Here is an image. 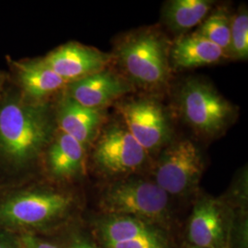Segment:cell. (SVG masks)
<instances>
[{
  "label": "cell",
  "mask_w": 248,
  "mask_h": 248,
  "mask_svg": "<svg viewBox=\"0 0 248 248\" xmlns=\"http://www.w3.org/2000/svg\"><path fill=\"white\" fill-rule=\"evenodd\" d=\"M53 123L45 105L10 98L0 106V154L23 165L34 159L52 141Z\"/></svg>",
  "instance_id": "cell-1"
},
{
  "label": "cell",
  "mask_w": 248,
  "mask_h": 248,
  "mask_svg": "<svg viewBox=\"0 0 248 248\" xmlns=\"http://www.w3.org/2000/svg\"><path fill=\"white\" fill-rule=\"evenodd\" d=\"M170 45L156 29L137 30L126 36L116 46V60L124 78L133 87L146 90L164 88L170 77Z\"/></svg>",
  "instance_id": "cell-2"
},
{
  "label": "cell",
  "mask_w": 248,
  "mask_h": 248,
  "mask_svg": "<svg viewBox=\"0 0 248 248\" xmlns=\"http://www.w3.org/2000/svg\"><path fill=\"white\" fill-rule=\"evenodd\" d=\"M177 102L185 123L205 138L222 135L236 116L234 106L212 84L201 78H188L181 85Z\"/></svg>",
  "instance_id": "cell-3"
},
{
  "label": "cell",
  "mask_w": 248,
  "mask_h": 248,
  "mask_svg": "<svg viewBox=\"0 0 248 248\" xmlns=\"http://www.w3.org/2000/svg\"><path fill=\"white\" fill-rule=\"evenodd\" d=\"M169 196L155 182L130 179L110 186L100 204L109 215L158 221L168 213Z\"/></svg>",
  "instance_id": "cell-4"
},
{
  "label": "cell",
  "mask_w": 248,
  "mask_h": 248,
  "mask_svg": "<svg viewBox=\"0 0 248 248\" xmlns=\"http://www.w3.org/2000/svg\"><path fill=\"white\" fill-rule=\"evenodd\" d=\"M72 198L51 190H28L0 202V224L8 227H34L52 222L71 207Z\"/></svg>",
  "instance_id": "cell-5"
},
{
  "label": "cell",
  "mask_w": 248,
  "mask_h": 248,
  "mask_svg": "<svg viewBox=\"0 0 248 248\" xmlns=\"http://www.w3.org/2000/svg\"><path fill=\"white\" fill-rule=\"evenodd\" d=\"M118 110L122 124L147 154L160 150L170 142V120L163 104L155 98H129L119 105Z\"/></svg>",
  "instance_id": "cell-6"
},
{
  "label": "cell",
  "mask_w": 248,
  "mask_h": 248,
  "mask_svg": "<svg viewBox=\"0 0 248 248\" xmlns=\"http://www.w3.org/2000/svg\"><path fill=\"white\" fill-rule=\"evenodd\" d=\"M202 151L189 139L169 142L160 155L155 183L169 195H184L194 189L203 172Z\"/></svg>",
  "instance_id": "cell-7"
},
{
  "label": "cell",
  "mask_w": 248,
  "mask_h": 248,
  "mask_svg": "<svg viewBox=\"0 0 248 248\" xmlns=\"http://www.w3.org/2000/svg\"><path fill=\"white\" fill-rule=\"evenodd\" d=\"M147 153L123 124H109L98 133L93 158L109 175H124L140 169Z\"/></svg>",
  "instance_id": "cell-8"
},
{
  "label": "cell",
  "mask_w": 248,
  "mask_h": 248,
  "mask_svg": "<svg viewBox=\"0 0 248 248\" xmlns=\"http://www.w3.org/2000/svg\"><path fill=\"white\" fill-rule=\"evenodd\" d=\"M67 96L82 106L102 109L133 91L134 87L123 76L108 69L73 81Z\"/></svg>",
  "instance_id": "cell-9"
},
{
  "label": "cell",
  "mask_w": 248,
  "mask_h": 248,
  "mask_svg": "<svg viewBox=\"0 0 248 248\" xmlns=\"http://www.w3.org/2000/svg\"><path fill=\"white\" fill-rule=\"evenodd\" d=\"M43 61L71 83L106 69L111 57L93 47L69 43L48 53Z\"/></svg>",
  "instance_id": "cell-10"
},
{
  "label": "cell",
  "mask_w": 248,
  "mask_h": 248,
  "mask_svg": "<svg viewBox=\"0 0 248 248\" xmlns=\"http://www.w3.org/2000/svg\"><path fill=\"white\" fill-rule=\"evenodd\" d=\"M57 122L61 132L86 147L98 136L103 122V113L101 109L82 106L66 96L58 107Z\"/></svg>",
  "instance_id": "cell-11"
},
{
  "label": "cell",
  "mask_w": 248,
  "mask_h": 248,
  "mask_svg": "<svg viewBox=\"0 0 248 248\" xmlns=\"http://www.w3.org/2000/svg\"><path fill=\"white\" fill-rule=\"evenodd\" d=\"M226 53L220 47L195 31L179 36L170 45L169 62L176 68L190 69L221 62Z\"/></svg>",
  "instance_id": "cell-12"
},
{
  "label": "cell",
  "mask_w": 248,
  "mask_h": 248,
  "mask_svg": "<svg viewBox=\"0 0 248 248\" xmlns=\"http://www.w3.org/2000/svg\"><path fill=\"white\" fill-rule=\"evenodd\" d=\"M188 234L199 248H223L225 232L222 209L215 200L204 199L196 205Z\"/></svg>",
  "instance_id": "cell-13"
},
{
  "label": "cell",
  "mask_w": 248,
  "mask_h": 248,
  "mask_svg": "<svg viewBox=\"0 0 248 248\" xmlns=\"http://www.w3.org/2000/svg\"><path fill=\"white\" fill-rule=\"evenodd\" d=\"M18 79L28 98L41 100L69 84L47 65L43 59L14 62Z\"/></svg>",
  "instance_id": "cell-14"
},
{
  "label": "cell",
  "mask_w": 248,
  "mask_h": 248,
  "mask_svg": "<svg viewBox=\"0 0 248 248\" xmlns=\"http://www.w3.org/2000/svg\"><path fill=\"white\" fill-rule=\"evenodd\" d=\"M213 6L211 0H170L163 7L162 20L171 31L184 35L208 17Z\"/></svg>",
  "instance_id": "cell-15"
},
{
  "label": "cell",
  "mask_w": 248,
  "mask_h": 248,
  "mask_svg": "<svg viewBox=\"0 0 248 248\" xmlns=\"http://www.w3.org/2000/svg\"><path fill=\"white\" fill-rule=\"evenodd\" d=\"M85 148L71 136L60 131L48 150V167L54 177H75L82 169Z\"/></svg>",
  "instance_id": "cell-16"
},
{
  "label": "cell",
  "mask_w": 248,
  "mask_h": 248,
  "mask_svg": "<svg viewBox=\"0 0 248 248\" xmlns=\"http://www.w3.org/2000/svg\"><path fill=\"white\" fill-rule=\"evenodd\" d=\"M101 232L107 244L123 243L155 234V232L150 229L145 222L129 216L118 215H111L103 222Z\"/></svg>",
  "instance_id": "cell-17"
},
{
  "label": "cell",
  "mask_w": 248,
  "mask_h": 248,
  "mask_svg": "<svg viewBox=\"0 0 248 248\" xmlns=\"http://www.w3.org/2000/svg\"><path fill=\"white\" fill-rule=\"evenodd\" d=\"M231 21L232 17L226 9H216L208 15L195 32L220 47L229 56Z\"/></svg>",
  "instance_id": "cell-18"
},
{
  "label": "cell",
  "mask_w": 248,
  "mask_h": 248,
  "mask_svg": "<svg viewBox=\"0 0 248 248\" xmlns=\"http://www.w3.org/2000/svg\"><path fill=\"white\" fill-rule=\"evenodd\" d=\"M229 56L235 60L248 59V13L246 8L232 17Z\"/></svg>",
  "instance_id": "cell-19"
},
{
  "label": "cell",
  "mask_w": 248,
  "mask_h": 248,
  "mask_svg": "<svg viewBox=\"0 0 248 248\" xmlns=\"http://www.w3.org/2000/svg\"><path fill=\"white\" fill-rule=\"evenodd\" d=\"M108 246L109 248H164L163 243L157 233L123 243L108 244Z\"/></svg>",
  "instance_id": "cell-20"
},
{
  "label": "cell",
  "mask_w": 248,
  "mask_h": 248,
  "mask_svg": "<svg viewBox=\"0 0 248 248\" xmlns=\"http://www.w3.org/2000/svg\"><path fill=\"white\" fill-rule=\"evenodd\" d=\"M15 244L17 248H59L53 244L47 243L29 234L20 236Z\"/></svg>",
  "instance_id": "cell-21"
},
{
  "label": "cell",
  "mask_w": 248,
  "mask_h": 248,
  "mask_svg": "<svg viewBox=\"0 0 248 248\" xmlns=\"http://www.w3.org/2000/svg\"><path fill=\"white\" fill-rule=\"evenodd\" d=\"M0 248H17L16 244L11 243L9 239L0 236Z\"/></svg>",
  "instance_id": "cell-22"
},
{
  "label": "cell",
  "mask_w": 248,
  "mask_h": 248,
  "mask_svg": "<svg viewBox=\"0 0 248 248\" xmlns=\"http://www.w3.org/2000/svg\"><path fill=\"white\" fill-rule=\"evenodd\" d=\"M72 248H95L93 246L89 245L88 243H85V242H79V243H77L73 246Z\"/></svg>",
  "instance_id": "cell-23"
}]
</instances>
